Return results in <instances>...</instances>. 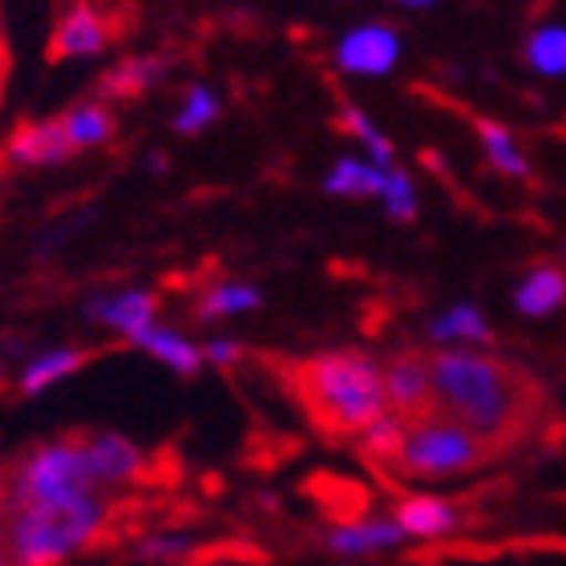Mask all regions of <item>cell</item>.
I'll return each instance as SVG.
<instances>
[{"mask_svg": "<svg viewBox=\"0 0 566 566\" xmlns=\"http://www.w3.org/2000/svg\"><path fill=\"white\" fill-rule=\"evenodd\" d=\"M433 405L458 424H465L478 441L506 453L531 433L543 389L526 368L510 365L490 353H433L429 356Z\"/></svg>", "mask_w": 566, "mask_h": 566, "instance_id": "obj_1", "label": "cell"}, {"mask_svg": "<svg viewBox=\"0 0 566 566\" xmlns=\"http://www.w3.org/2000/svg\"><path fill=\"white\" fill-rule=\"evenodd\" d=\"M287 392L304 417L332 441L360 437L385 409V380L380 368L360 353H316L283 365Z\"/></svg>", "mask_w": 566, "mask_h": 566, "instance_id": "obj_2", "label": "cell"}, {"mask_svg": "<svg viewBox=\"0 0 566 566\" xmlns=\"http://www.w3.org/2000/svg\"><path fill=\"white\" fill-rule=\"evenodd\" d=\"M109 526V502L82 494L53 506H21L9 514V543L17 566H61L70 555L94 546Z\"/></svg>", "mask_w": 566, "mask_h": 566, "instance_id": "obj_3", "label": "cell"}, {"mask_svg": "<svg viewBox=\"0 0 566 566\" xmlns=\"http://www.w3.org/2000/svg\"><path fill=\"white\" fill-rule=\"evenodd\" d=\"M490 458H494V449L485 441H478L465 424L433 409L417 421H405L401 453L389 465V473L413 478V482H446V478L482 470Z\"/></svg>", "mask_w": 566, "mask_h": 566, "instance_id": "obj_4", "label": "cell"}, {"mask_svg": "<svg viewBox=\"0 0 566 566\" xmlns=\"http://www.w3.org/2000/svg\"><path fill=\"white\" fill-rule=\"evenodd\" d=\"M97 494L94 478L85 470L82 437H61L49 446H36L24 453L0 485V510L12 514L21 506H53V502H70V497Z\"/></svg>", "mask_w": 566, "mask_h": 566, "instance_id": "obj_5", "label": "cell"}, {"mask_svg": "<svg viewBox=\"0 0 566 566\" xmlns=\"http://www.w3.org/2000/svg\"><path fill=\"white\" fill-rule=\"evenodd\" d=\"M385 380V409L401 421H417V417L433 413V380H429V356L421 353H401L392 356L389 365L380 368Z\"/></svg>", "mask_w": 566, "mask_h": 566, "instance_id": "obj_6", "label": "cell"}, {"mask_svg": "<svg viewBox=\"0 0 566 566\" xmlns=\"http://www.w3.org/2000/svg\"><path fill=\"white\" fill-rule=\"evenodd\" d=\"M118 36V24L109 12H102L90 0H77L65 17L53 29V41H49V57L53 61H70V57H94Z\"/></svg>", "mask_w": 566, "mask_h": 566, "instance_id": "obj_7", "label": "cell"}, {"mask_svg": "<svg viewBox=\"0 0 566 566\" xmlns=\"http://www.w3.org/2000/svg\"><path fill=\"white\" fill-rule=\"evenodd\" d=\"M85 470L94 478V485H138L150 473V461L134 441L122 433H85L82 437Z\"/></svg>", "mask_w": 566, "mask_h": 566, "instance_id": "obj_8", "label": "cell"}, {"mask_svg": "<svg viewBox=\"0 0 566 566\" xmlns=\"http://www.w3.org/2000/svg\"><path fill=\"white\" fill-rule=\"evenodd\" d=\"M397 33L389 24H360L356 33H348L336 49V61H340L344 73H360V77H377V73H389L397 65Z\"/></svg>", "mask_w": 566, "mask_h": 566, "instance_id": "obj_9", "label": "cell"}, {"mask_svg": "<svg viewBox=\"0 0 566 566\" xmlns=\"http://www.w3.org/2000/svg\"><path fill=\"white\" fill-rule=\"evenodd\" d=\"M405 538H409V534L397 526V518H353V522H340L336 531L324 534V546H328L332 555L360 558V555L392 551V546H401Z\"/></svg>", "mask_w": 566, "mask_h": 566, "instance_id": "obj_10", "label": "cell"}, {"mask_svg": "<svg viewBox=\"0 0 566 566\" xmlns=\"http://www.w3.org/2000/svg\"><path fill=\"white\" fill-rule=\"evenodd\" d=\"M4 154L17 166H53L73 158V146L65 138V130H61V118H53V122H29V126H21L9 138Z\"/></svg>", "mask_w": 566, "mask_h": 566, "instance_id": "obj_11", "label": "cell"}, {"mask_svg": "<svg viewBox=\"0 0 566 566\" xmlns=\"http://www.w3.org/2000/svg\"><path fill=\"white\" fill-rule=\"evenodd\" d=\"M90 316L97 324H109V328H118L126 340L138 336L142 328H150L154 316H158V295L150 292H118V295H97L94 304H90Z\"/></svg>", "mask_w": 566, "mask_h": 566, "instance_id": "obj_12", "label": "cell"}, {"mask_svg": "<svg viewBox=\"0 0 566 566\" xmlns=\"http://www.w3.org/2000/svg\"><path fill=\"white\" fill-rule=\"evenodd\" d=\"M397 526L409 538H446L461 526V510L446 497H401L397 506Z\"/></svg>", "mask_w": 566, "mask_h": 566, "instance_id": "obj_13", "label": "cell"}, {"mask_svg": "<svg viewBox=\"0 0 566 566\" xmlns=\"http://www.w3.org/2000/svg\"><path fill=\"white\" fill-rule=\"evenodd\" d=\"M130 344H138L142 353H150L154 360L170 365L175 373H182V377H195V373L202 368V348H195L187 336H178V332L163 328V324L142 328L138 336H130Z\"/></svg>", "mask_w": 566, "mask_h": 566, "instance_id": "obj_14", "label": "cell"}, {"mask_svg": "<svg viewBox=\"0 0 566 566\" xmlns=\"http://www.w3.org/2000/svg\"><path fill=\"white\" fill-rule=\"evenodd\" d=\"M563 304H566V272L563 268H551V263L534 268L518 283V292H514V307H518L522 316H551Z\"/></svg>", "mask_w": 566, "mask_h": 566, "instance_id": "obj_15", "label": "cell"}, {"mask_svg": "<svg viewBox=\"0 0 566 566\" xmlns=\"http://www.w3.org/2000/svg\"><path fill=\"white\" fill-rule=\"evenodd\" d=\"M114 114H109L102 102H85V106H73L61 114V130L70 138L73 154L77 150H94V146H106L114 138Z\"/></svg>", "mask_w": 566, "mask_h": 566, "instance_id": "obj_16", "label": "cell"}, {"mask_svg": "<svg viewBox=\"0 0 566 566\" xmlns=\"http://www.w3.org/2000/svg\"><path fill=\"white\" fill-rule=\"evenodd\" d=\"M163 70L166 65L158 57H130V61H122V65H114V70L97 82V90H102V97H114V102H122V97H138L163 77Z\"/></svg>", "mask_w": 566, "mask_h": 566, "instance_id": "obj_17", "label": "cell"}, {"mask_svg": "<svg viewBox=\"0 0 566 566\" xmlns=\"http://www.w3.org/2000/svg\"><path fill=\"white\" fill-rule=\"evenodd\" d=\"M328 195H348V199H368L385 190V170L380 166H365L360 158H340L332 166V175L324 178Z\"/></svg>", "mask_w": 566, "mask_h": 566, "instance_id": "obj_18", "label": "cell"}, {"mask_svg": "<svg viewBox=\"0 0 566 566\" xmlns=\"http://www.w3.org/2000/svg\"><path fill=\"white\" fill-rule=\"evenodd\" d=\"M90 360V353L85 348H53V353H41L33 360V365L24 368L21 377V389L24 392H41L49 389V385H57L61 377H70V373H77V368Z\"/></svg>", "mask_w": 566, "mask_h": 566, "instance_id": "obj_19", "label": "cell"}, {"mask_svg": "<svg viewBox=\"0 0 566 566\" xmlns=\"http://www.w3.org/2000/svg\"><path fill=\"white\" fill-rule=\"evenodd\" d=\"M429 332H433V340H465V344H490L494 340V332H490V324H485V316L478 312V307L470 304H458V307H449L446 316L433 319L429 324Z\"/></svg>", "mask_w": 566, "mask_h": 566, "instance_id": "obj_20", "label": "cell"}, {"mask_svg": "<svg viewBox=\"0 0 566 566\" xmlns=\"http://www.w3.org/2000/svg\"><path fill=\"white\" fill-rule=\"evenodd\" d=\"M260 287L251 283H211L202 300L195 304V316L199 319H219L231 316V312H248V307H260Z\"/></svg>", "mask_w": 566, "mask_h": 566, "instance_id": "obj_21", "label": "cell"}, {"mask_svg": "<svg viewBox=\"0 0 566 566\" xmlns=\"http://www.w3.org/2000/svg\"><path fill=\"white\" fill-rule=\"evenodd\" d=\"M473 130H478V138H482L494 170H502V175H510V178L531 175V166H526V158H522V150L514 146V138H510L506 126H497V122H490V118H478L473 122Z\"/></svg>", "mask_w": 566, "mask_h": 566, "instance_id": "obj_22", "label": "cell"}, {"mask_svg": "<svg viewBox=\"0 0 566 566\" xmlns=\"http://www.w3.org/2000/svg\"><path fill=\"white\" fill-rule=\"evenodd\" d=\"M401 441H405V421L385 413L380 421H373L365 433H360V453H365L373 465L389 470L392 461H397V453H401Z\"/></svg>", "mask_w": 566, "mask_h": 566, "instance_id": "obj_23", "label": "cell"}, {"mask_svg": "<svg viewBox=\"0 0 566 566\" xmlns=\"http://www.w3.org/2000/svg\"><path fill=\"white\" fill-rule=\"evenodd\" d=\"M526 61H531L538 73L563 77L566 73V29H558V24L534 29V36L526 41Z\"/></svg>", "mask_w": 566, "mask_h": 566, "instance_id": "obj_24", "label": "cell"}, {"mask_svg": "<svg viewBox=\"0 0 566 566\" xmlns=\"http://www.w3.org/2000/svg\"><path fill=\"white\" fill-rule=\"evenodd\" d=\"M214 118H219V97H214L207 85H195V90L187 94V102H182V109H178L175 130L178 134H199V130H207Z\"/></svg>", "mask_w": 566, "mask_h": 566, "instance_id": "obj_25", "label": "cell"}, {"mask_svg": "<svg viewBox=\"0 0 566 566\" xmlns=\"http://www.w3.org/2000/svg\"><path fill=\"white\" fill-rule=\"evenodd\" d=\"M380 199H385V211H389V219H397V223H413V219H417L413 178L405 175V170H397V166H389V170H385V190H380Z\"/></svg>", "mask_w": 566, "mask_h": 566, "instance_id": "obj_26", "label": "cell"}, {"mask_svg": "<svg viewBox=\"0 0 566 566\" xmlns=\"http://www.w3.org/2000/svg\"><path fill=\"white\" fill-rule=\"evenodd\" d=\"M138 558L146 563H163V566H178L195 558V543L182 538V534H150V538H142L138 543Z\"/></svg>", "mask_w": 566, "mask_h": 566, "instance_id": "obj_27", "label": "cell"}, {"mask_svg": "<svg viewBox=\"0 0 566 566\" xmlns=\"http://www.w3.org/2000/svg\"><path fill=\"white\" fill-rule=\"evenodd\" d=\"M340 130L356 134V138L365 142L368 154L377 158L380 170H389V166H392V146H389V138H380V134L373 130V122H368L356 106H344V109H340Z\"/></svg>", "mask_w": 566, "mask_h": 566, "instance_id": "obj_28", "label": "cell"}, {"mask_svg": "<svg viewBox=\"0 0 566 566\" xmlns=\"http://www.w3.org/2000/svg\"><path fill=\"white\" fill-rule=\"evenodd\" d=\"M243 356H248V353H243L235 340H211L207 348H202V360H214V365H223V368L239 365Z\"/></svg>", "mask_w": 566, "mask_h": 566, "instance_id": "obj_29", "label": "cell"}, {"mask_svg": "<svg viewBox=\"0 0 566 566\" xmlns=\"http://www.w3.org/2000/svg\"><path fill=\"white\" fill-rule=\"evenodd\" d=\"M397 4H409V9H424V4H433V0H397Z\"/></svg>", "mask_w": 566, "mask_h": 566, "instance_id": "obj_30", "label": "cell"}, {"mask_svg": "<svg viewBox=\"0 0 566 566\" xmlns=\"http://www.w3.org/2000/svg\"><path fill=\"white\" fill-rule=\"evenodd\" d=\"M0 82H4V49H0Z\"/></svg>", "mask_w": 566, "mask_h": 566, "instance_id": "obj_31", "label": "cell"}, {"mask_svg": "<svg viewBox=\"0 0 566 566\" xmlns=\"http://www.w3.org/2000/svg\"><path fill=\"white\" fill-rule=\"evenodd\" d=\"M0 514H4V510H0Z\"/></svg>", "mask_w": 566, "mask_h": 566, "instance_id": "obj_32", "label": "cell"}]
</instances>
